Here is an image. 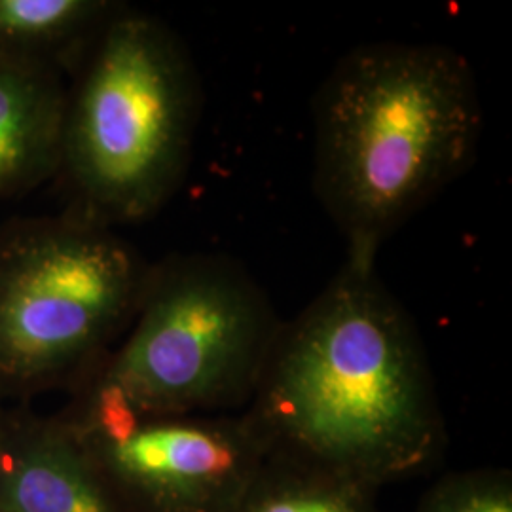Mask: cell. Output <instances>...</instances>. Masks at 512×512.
I'll return each mask as SVG.
<instances>
[{
  "mask_svg": "<svg viewBox=\"0 0 512 512\" xmlns=\"http://www.w3.org/2000/svg\"><path fill=\"white\" fill-rule=\"evenodd\" d=\"M105 0H0V54L61 63L114 12Z\"/></svg>",
  "mask_w": 512,
  "mask_h": 512,
  "instance_id": "9c48e42d",
  "label": "cell"
},
{
  "mask_svg": "<svg viewBox=\"0 0 512 512\" xmlns=\"http://www.w3.org/2000/svg\"><path fill=\"white\" fill-rule=\"evenodd\" d=\"M67 101L61 67L0 54V200L59 173Z\"/></svg>",
  "mask_w": 512,
  "mask_h": 512,
  "instance_id": "ba28073f",
  "label": "cell"
},
{
  "mask_svg": "<svg viewBox=\"0 0 512 512\" xmlns=\"http://www.w3.org/2000/svg\"><path fill=\"white\" fill-rule=\"evenodd\" d=\"M61 416L126 512H232L268 458L245 416H145L97 372Z\"/></svg>",
  "mask_w": 512,
  "mask_h": 512,
  "instance_id": "8992f818",
  "label": "cell"
},
{
  "mask_svg": "<svg viewBox=\"0 0 512 512\" xmlns=\"http://www.w3.org/2000/svg\"><path fill=\"white\" fill-rule=\"evenodd\" d=\"M200 105L183 40L145 12L114 8L69 86L59 173L73 213L109 228L158 213L183 181Z\"/></svg>",
  "mask_w": 512,
  "mask_h": 512,
  "instance_id": "3957f363",
  "label": "cell"
},
{
  "mask_svg": "<svg viewBox=\"0 0 512 512\" xmlns=\"http://www.w3.org/2000/svg\"><path fill=\"white\" fill-rule=\"evenodd\" d=\"M482 122L475 71L450 46L380 40L342 55L313 101V186L346 258L376 262L475 162Z\"/></svg>",
  "mask_w": 512,
  "mask_h": 512,
  "instance_id": "7a4b0ae2",
  "label": "cell"
},
{
  "mask_svg": "<svg viewBox=\"0 0 512 512\" xmlns=\"http://www.w3.org/2000/svg\"><path fill=\"white\" fill-rule=\"evenodd\" d=\"M374 490L349 476L268 456L232 512H376Z\"/></svg>",
  "mask_w": 512,
  "mask_h": 512,
  "instance_id": "30bf717a",
  "label": "cell"
},
{
  "mask_svg": "<svg viewBox=\"0 0 512 512\" xmlns=\"http://www.w3.org/2000/svg\"><path fill=\"white\" fill-rule=\"evenodd\" d=\"M124 344L95 370L145 416L249 404L283 327L238 260L215 253L150 266Z\"/></svg>",
  "mask_w": 512,
  "mask_h": 512,
  "instance_id": "277c9868",
  "label": "cell"
},
{
  "mask_svg": "<svg viewBox=\"0 0 512 512\" xmlns=\"http://www.w3.org/2000/svg\"><path fill=\"white\" fill-rule=\"evenodd\" d=\"M416 512H512L511 478L505 473H467L442 480Z\"/></svg>",
  "mask_w": 512,
  "mask_h": 512,
  "instance_id": "8fae6325",
  "label": "cell"
},
{
  "mask_svg": "<svg viewBox=\"0 0 512 512\" xmlns=\"http://www.w3.org/2000/svg\"><path fill=\"white\" fill-rule=\"evenodd\" d=\"M150 264L114 228L69 211L0 230V395L84 378L128 329Z\"/></svg>",
  "mask_w": 512,
  "mask_h": 512,
  "instance_id": "5b68a950",
  "label": "cell"
},
{
  "mask_svg": "<svg viewBox=\"0 0 512 512\" xmlns=\"http://www.w3.org/2000/svg\"><path fill=\"white\" fill-rule=\"evenodd\" d=\"M0 512H126L63 416L8 410L0 425Z\"/></svg>",
  "mask_w": 512,
  "mask_h": 512,
  "instance_id": "52a82bcc",
  "label": "cell"
},
{
  "mask_svg": "<svg viewBox=\"0 0 512 512\" xmlns=\"http://www.w3.org/2000/svg\"><path fill=\"white\" fill-rule=\"evenodd\" d=\"M4 401H6V399L0 395V425H2V421H4L6 414H8V408L4 406Z\"/></svg>",
  "mask_w": 512,
  "mask_h": 512,
  "instance_id": "7c38bea8",
  "label": "cell"
},
{
  "mask_svg": "<svg viewBox=\"0 0 512 512\" xmlns=\"http://www.w3.org/2000/svg\"><path fill=\"white\" fill-rule=\"evenodd\" d=\"M245 418L270 458L372 488L439 456L444 420L420 334L376 262L346 258L283 323Z\"/></svg>",
  "mask_w": 512,
  "mask_h": 512,
  "instance_id": "6da1fadb",
  "label": "cell"
}]
</instances>
